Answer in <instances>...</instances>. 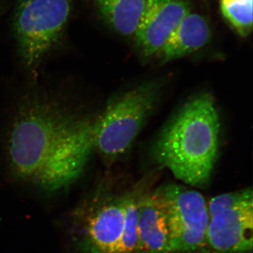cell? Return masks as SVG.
I'll return each mask as SVG.
<instances>
[{"label":"cell","mask_w":253,"mask_h":253,"mask_svg":"<svg viewBox=\"0 0 253 253\" xmlns=\"http://www.w3.org/2000/svg\"><path fill=\"white\" fill-rule=\"evenodd\" d=\"M94 120L54 97L29 95L6 138L11 172L46 191L69 186L81 175L94 150Z\"/></svg>","instance_id":"6da1fadb"},{"label":"cell","mask_w":253,"mask_h":253,"mask_svg":"<svg viewBox=\"0 0 253 253\" xmlns=\"http://www.w3.org/2000/svg\"><path fill=\"white\" fill-rule=\"evenodd\" d=\"M219 116L212 96H195L169 121L152 149L155 162L176 179L202 188L211 180L219 151Z\"/></svg>","instance_id":"7a4b0ae2"},{"label":"cell","mask_w":253,"mask_h":253,"mask_svg":"<svg viewBox=\"0 0 253 253\" xmlns=\"http://www.w3.org/2000/svg\"><path fill=\"white\" fill-rule=\"evenodd\" d=\"M161 93V84L151 81L125 93L110 103L94 120V149L113 162L134 142L152 113Z\"/></svg>","instance_id":"3957f363"},{"label":"cell","mask_w":253,"mask_h":253,"mask_svg":"<svg viewBox=\"0 0 253 253\" xmlns=\"http://www.w3.org/2000/svg\"><path fill=\"white\" fill-rule=\"evenodd\" d=\"M71 13V0H17L14 36L23 64L34 71L59 44Z\"/></svg>","instance_id":"277c9868"},{"label":"cell","mask_w":253,"mask_h":253,"mask_svg":"<svg viewBox=\"0 0 253 253\" xmlns=\"http://www.w3.org/2000/svg\"><path fill=\"white\" fill-rule=\"evenodd\" d=\"M208 209L207 252L252 253V189L215 196L208 203Z\"/></svg>","instance_id":"5b68a950"},{"label":"cell","mask_w":253,"mask_h":253,"mask_svg":"<svg viewBox=\"0 0 253 253\" xmlns=\"http://www.w3.org/2000/svg\"><path fill=\"white\" fill-rule=\"evenodd\" d=\"M167 216L169 253L207 252L206 236L209 214L202 194L176 184L156 189Z\"/></svg>","instance_id":"8992f818"},{"label":"cell","mask_w":253,"mask_h":253,"mask_svg":"<svg viewBox=\"0 0 253 253\" xmlns=\"http://www.w3.org/2000/svg\"><path fill=\"white\" fill-rule=\"evenodd\" d=\"M128 193L101 201L86 216L80 247L84 253H118L126 223Z\"/></svg>","instance_id":"52a82bcc"},{"label":"cell","mask_w":253,"mask_h":253,"mask_svg":"<svg viewBox=\"0 0 253 253\" xmlns=\"http://www.w3.org/2000/svg\"><path fill=\"white\" fill-rule=\"evenodd\" d=\"M190 13L186 0H147L135 32L145 56L161 51L176 26Z\"/></svg>","instance_id":"ba28073f"},{"label":"cell","mask_w":253,"mask_h":253,"mask_svg":"<svg viewBox=\"0 0 253 253\" xmlns=\"http://www.w3.org/2000/svg\"><path fill=\"white\" fill-rule=\"evenodd\" d=\"M136 253H170L166 209L156 190H144L138 202Z\"/></svg>","instance_id":"9c48e42d"},{"label":"cell","mask_w":253,"mask_h":253,"mask_svg":"<svg viewBox=\"0 0 253 253\" xmlns=\"http://www.w3.org/2000/svg\"><path fill=\"white\" fill-rule=\"evenodd\" d=\"M211 36L207 20L201 15L189 13L160 51L162 62H169L198 51L207 44Z\"/></svg>","instance_id":"30bf717a"},{"label":"cell","mask_w":253,"mask_h":253,"mask_svg":"<svg viewBox=\"0 0 253 253\" xmlns=\"http://www.w3.org/2000/svg\"><path fill=\"white\" fill-rule=\"evenodd\" d=\"M103 18L123 36L135 33L147 0H95Z\"/></svg>","instance_id":"8fae6325"},{"label":"cell","mask_w":253,"mask_h":253,"mask_svg":"<svg viewBox=\"0 0 253 253\" xmlns=\"http://www.w3.org/2000/svg\"><path fill=\"white\" fill-rule=\"evenodd\" d=\"M253 0H220L221 14L240 36L246 38L253 31Z\"/></svg>","instance_id":"7c38bea8"},{"label":"cell","mask_w":253,"mask_h":253,"mask_svg":"<svg viewBox=\"0 0 253 253\" xmlns=\"http://www.w3.org/2000/svg\"><path fill=\"white\" fill-rule=\"evenodd\" d=\"M144 189H135L128 193L126 223L118 253H136L137 244L138 202Z\"/></svg>","instance_id":"4fadbf2b"}]
</instances>
